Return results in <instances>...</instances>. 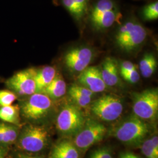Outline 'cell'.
<instances>
[{
    "label": "cell",
    "instance_id": "6da1fadb",
    "mask_svg": "<svg viewBox=\"0 0 158 158\" xmlns=\"http://www.w3.org/2000/svg\"><path fill=\"white\" fill-rule=\"evenodd\" d=\"M149 132L147 123L131 115L120 122L113 130V135L118 141L128 145L142 143Z\"/></svg>",
    "mask_w": 158,
    "mask_h": 158
},
{
    "label": "cell",
    "instance_id": "7a4b0ae2",
    "mask_svg": "<svg viewBox=\"0 0 158 158\" xmlns=\"http://www.w3.org/2000/svg\"><path fill=\"white\" fill-rule=\"evenodd\" d=\"M49 134L44 126L29 124L19 132L16 144L18 148L25 152H39L47 147Z\"/></svg>",
    "mask_w": 158,
    "mask_h": 158
},
{
    "label": "cell",
    "instance_id": "3957f363",
    "mask_svg": "<svg viewBox=\"0 0 158 158\" xmlns=\"http://www.w3.org/2000/svg\"><path fill=\"white\" fill-rule=\"evenodd\" d=\"M84 115L79 107L74 104L65 106L58 114L56 127L60 134L75 135L85 124Z\"/></svg>",
    "mask_w": 158,
    "mask_h": 158
},
{
    "label": "cell",
    "instance_id": "277c9868",
    "mask_svg": "<svg viewBox=\"0 0 158 158\" xmlns=\"http://www.w3.org/2000/svg\"><path fill=\"white\" fill-rule=\"evenodd\" d=\"M132 109L134 114L142 120H155L158 113V89H147L134 94Z\"/></svg>",
    "mask_w": 158,
    "mask_h": 158
},
{
    "label": "cell",
    "instance_id": "5b68a950",
    "mask_svg": "<svg viewBox=\"0 0 158 158\" xmlns=\"http://www.w3.org/2000/svg\"><path fill=\"white\" fill-rule=\"evenodd\" d=\"M147 36L146 29L142 25L131 21L119 28L115 36V41L120 49L129 52L141 45Z\"/></svg>",
    "mask_w": 158,
    "mask_h": 158
},
{
    "label": "cell",
    "instance_id": "8992f818",
    "mask_svg": "<svg viewBox=\"0 0 158 158\" xmlns=\"http://www.w3.org/2000/svg\"><path fill=\"white\" fill-rule=\"evenodd\" d=\"M19 106L21 115L30 121L44 118L52 107V100L42 93H35L29 96Z\"/></svg>",
    "mask_w": 158,
    "mask_h": 158
},
{
    "label": "cell",
    "instance_id": "52a82bcc",
    "mask_svg": "<svg viewBox=\"0 0 158 158\" xmlns=\"http://www.w3.org/2000/svg\"><path fill=\"white\" fill-rule=\"evenodd\" d=\"M91 110L97 118L106 122H111L121 115L124 106L118 96L105 94L93 102Z\"/></svg>",
    "mask_w": 158,
    "mask_h": 158
},
{
    "label": "cell",
    "instance_id": "ba28073f",
    "mask_svg": "<svg viewBox=\"0 0 158 158\" xmlns=\"http://www.w3.org/2000/svg\"><path fill=\"white\" fill-rule=\"evenodd\" d=\"M107 132L104 125L89 119L85 121L82 128L74 135L73 143L79 151L85 152L90 147L102 141Z\"/></svg>",
    "mask_w": 158,
    "mask_h": 158
},
{
    "label": "cell",
    "instance_id": "9c48e42d",
    "mask_svg": "<svg viewBox=\"0 0 158 158\" xmlns=\"http://www.w3.org/2000/svg\"><path fill=\"white\" fill-rule=\"evenodd\" d=\"M36 71L35 68H28L18 72L6 81V86L17 96L33 94L36 93Z\"/></svg>",
    "mask_w": 158,
    "mask_h": 158
},
{
    "label": "cell",
    "instance_id": "30bf717a",
    "mask_svg": "<svg viewBox=\"0 0 158 158\" xmlns=\"http://www.w3.org/2000/svg\"><path fill=\"white\" fill-rule=\"evenodd\" d=\"M93 56L89 48L78 47L69 51L64 57L66 67L72 72H81L88 67Z\"/></svg>",
    "mask_w": 158,
    "mask_h": 158
},
{
    "label": "cell",
    "instance_id": "8fae6325",
    "mask_svg": "<svg viewBox=\"0 0 158 158\" xmlns=\"http://www.w3.org/2000/svg\"><path fill=\"white\" fill-rule=\"evenodd\" d=\"M78 81L94 93L102 92L107 87L102 78L101 68L98 66H90L85 69L79 74Z\"/></svg>",
    "mask_w": 158,
    "mask_h": 158
},
{
    "label": "cell",
    "instance_id": "7c38bea8",
    "mask_svg": "<svg viewBox=\"0 0 158 158\" xmlns=\"http://www.w3.org/2000/svg\"><path fill=\"white\" fill-rule=\"evenodd\" d=\"M102 78L107 86H115L119 81L117 62L114 58L107 57L101 68Z\"/></svg>",
    "mask_w": 158,
    "mask_h": 158
},
{
    "label": "cell",
    "instance_id": "4fadbf2b",
    "mask_svg": "<svg viewBox=\"0 0 158 158\" xmlns=\"http://www.w3.org/2000/svg\"><path fill=\"white\" fill-rule=\"evenodd\" d=\"M49 158H79V149L73 142L63 140L53 147Z\"/></svg>",
    "mask_w": 158,
    "mask_h": 158
},
{
    "label": "cell",
    "instance_id": "5bb4252c",
    "mask_svg": "<svg viewBox=\"0 0 158 158\" xmlns=\"http://www.w3.org/2000/svg\"><path fill=\"white\" fill-rule=\"evenodd\" d=\"M56 74L55 68L51 66H44L38 70L36 69L35 77L36 93H42L55 78Z\"/></svg>",
    "mask_w": 158,
    "mask_h": 158
},
{
    "label": "cell",
    "instance_id": "9a60e30c",
    "mask_svg": "<svg viewBox=\"0 0 158 158\" xmlns=\"http://www.w3.org/2000/svg\"><path fill=\"white\" fill-rule=\"evenodd\" d=\"M18 126L0 122V146L6 147L15 143L19 134Z\"/></svg>",
    "mask_w": 158,
    "mask_h": 158
},
{
    "label": "cell",
    "instance_id": "2e32d148",
    "mask_svg": "<svg viewBox=\"0 0 158 158\" xmlns=\"http://www.w3.org/2000/svg\"><path fill=\"white\" fill-rule=\"evenodd\" d=\"M52 100H56L66 93V84L62 76L57 73L55 78L42 92Z\"/></svg>",
    "mask_w": 158,
    "mask_h": 158
},
{
    "label": "cell",
    "instance_id": "e0dca14e",
    "mask_svg": "<svg viewBox=\"0 0 158 158\" xmlns=\"http://www.w3.org/2000/svg\"><path fill=\"white\" fill-rule=\"evenodd\" d=\"M20 116V107L18 104L0 107V120L2 122L19 126Z\"/></svg>",
    "mask_w": 158,
    "mask_h": 158
},
{
    "label": "cell",
    "instance_id": "ac0fdd59",
    "mask_svg": "<svg viewBox=\"0 0 158 158\" xmlns=\"http://www.w3.org/2000/svg\"><path fill=\"white\" fill-rule=\"evenodd\" d=\"M117 8L106 12L95 18L91 19L93 26L97 29L108 28L115 23L117 17Z\"/></svg>",
    "mask_w": 158,
    "mask_h": 158
},
{
    "label": "cell",
    "instance_id": "d6986e66",
    "mask_svg": "<svg viewBox=\"0 0 158 158\" xmlns=\"http://www.w3.org/2000/svg\"><path fill=\"white\" fill-rule=\"evenodd\" d=\"M157 68V61L152 53H146L139 62V70L142 76L149 78L152 76Z\"/></svg>",
    "mask_w": 158,
    "mask_h": 158
},
{
    "label": "cell",
    "instance_id": "ffe728a7",
    "mask_svg": "<svg viewBox=\"0 0 158 158\" xmlns=\"http://www.w3.org/2000/svg\"><path fill=\"white\" fill-rule=\"evenodd\" d=\"M116 8L115 3L113 0H98L91 10L90 19H93L106 12Z\"/></svg>",
    "mask_w": 158,
    "mask_h": 158
},
{
    "label": "cell",
    "instance_id": "44dd1931",
    "mask_svg": "<svg viewBox=\"0 0 158 158\" xmlns=\"http://www.w3.org/2000/svg\"><path fill=\"white\" fill-rule=\"evenodd\" d=\"M63 6L73 16L79 19L85 14L78 6L75 0H62Z\"/></svg>",
    "mask_w": 158,
    "mask_h": 158
},
{
    "label": "cell",
    "instance_id": "7402d4cb",
    "mask_svg": "<svg viewBox=\"0 0 158 158\" xmlns=\"http://www.w3.org/2000/svg\"><path fill=\"white\" fill-rule=\"evenodd\" d=\"M143 18L148 21L155 20L158 18V2L155 1L145 6L142 11Z\"/></svg>",
    "mask_w": 158,
    "mask_h": 158
},
{
    "label": "cell",
    "instance_id": "603a6c76",
    "mask_svg": "<svg viewBox=\"0 0 158 158\" xmlns=\"http://www.w3.org/2000/svg\"><path fill=\"white\" fill-rule=\"evenodd\" d=\"M69 94L75 104L79 107H86L91 102V97L85 96L71 89H69Z\"/></svg>",
    "mask_w": 158,
    "mask_h": 158
},
{
    "label": "cell",
    "instance_id": "cb8c5ba5",
    "mask_svg": "<svg viewBox=\"0 0 158 158\" xmlns=\"http://www.w3.org/2000/svg\"><path fill=\"white\" fill-rule=\"evenodd\" d=\"M18 96L10 90H0V107L11 106L17 100Z\"/></svg>",
    "mask_w": 158,
    "mask_h": 158
},
{
    "label": "cell",
    "instance_id": "d4e9b609",
    "mask_svg": "<svg viewBox=\"0 0 158 158\" xmlns=\"http://www.w3.org/2000/svg\"><path fill=\"white\" fill-rule=\"evenodd\" d=\"M141 152L146 158H158V152H156L151 145L150 139L144 140L142 143Z\"/></svg>",
    "mask_w": 158,
    "mask_h": 158
},
{
    "label": "cell",
    "instance_id": "484cf974",
    "mask_svg": "<svg viewBox=\"0 0 158 158\" xmlns=\"http://www.w3.org/2000/svg\"><path fill=\"white\" fill-rule=\"evenodd\" d=\"M89 158H113V153L108 147H100L94 150Z\"/></svg>",
    "mask_w": 158,
    "mask_h": 158
},
{
    "label": "cell",
    "instance_id": "4316f807",
    "mask_svg": "<svg viewBox=\"0 0 158 158\" xmlns=\"http://www.w3.org/2000/svg\"><path fill=\"white\" fill-rule=\"evenodd\" d=\"M121 74L122 77L126 81L130 82V83H132V84H134V83H137L140 79V76L136 69V67L133 69L132 70H130L129 72H125V73Z\"/></svg>",
    "mask_w": 158,
    "mask_h": 158
},
{
    "label": "cell",
    "instance_id": "83f0119b",
    "mask_svg": "<svg viewBox=\"0 0 158 158\" xmlns=\"http://www.w3.org/2000/svg\"><path fill=\"white\" fill-rule=\"evenodd\" d=\"M69 89L77 92V93H79L80 94H81L83 95L91 97L94 94L93 91H91L89 89L85 87L84 86H81V85H72L70 86V87Z\"/></svg>",
    "mask_w": 158,
    "mask_h": 158
},
{
    "label": "cell",
    "instance_id": "f1b7e54d",
    "mask_svg": "<svg viewBox=\"0 0 158 158\" xmlns=\"http://www.w3.org/2000/svg\"><path fill=\"white\" fill-rule=\"evenodd\" d=\"M135 68H136L135 65L134 64V63H132L131 62H130V61L123 62L121 63V66H120L121 74L129 72Z\"/></svg>",
    "mask_w": 158,
    "mask_h": 158
},
{
    "label": "cell",
    "instance_id": "f546056e",
    "mask_svg": "<svg viewBox=\"0 0 158 158\" xmlns=\"http://www.w3.org/2000/svg\"><path fill=\"white\" fill-rule=\"evenodd\" d=\"M75 1L78 4V6L80 7V8L85 12H86L88 10L89 0H75Z\"/></svg>",
    "mask_w": 158,
    "mask_h": 158
},
{
    "label": "cell",
    "instance_id": "4dcf8cb0",
    "mask_svg": "<svg viewBox=\"0 0 158 158\" xmlns=\"http://www.w3.org/2000/svg\"><path fill=\"white\" fill-rule=\"evenodd\" d=\"M13 158H44L40 156L33 155L27 153H18Z\"/></svg>",
    "mask_w": 158,
    "mask_h": 158
},
{
    "label": "cell",
    "instance_id": "1f68e13d",
    "mask_svg": "<svg viewBox=\"0 0 158 158\" xmlns=\"http://www.w3.org/2000/svg\"><path fill=\"white\" fill-rule=\"evenodd\" d=\"M150 142L151 145L152 146L153 148L156 151L158 152V135L153 136L150 139Z\"/></svg>",
    "mask_w": 158,
    "mask_h": 158
},
{
    "label": "cell",
    "instance_id": "d6a6232c",
    "mask_svg": "<svg viewBox=\"0 0 158 158\" xmlns=\"http://www.w3.org/2000/svg\"><path fill=\"white\" fill-rule=\"evenodd\" d=\"M128 158H141L134 153L131 152H128Z\"/></svg>",
    "mask_w": 158,
    "mask_h": 158
},
{
    "label": "cell",
    "instance_id": "836d02e7",
    "mask_svg": "<svg viewBox=\"0 0 158 158\" xmlns=\"http://www.w3.org/2000/svg\"><path fill=\"white\" fill-rule=\"evenodd\" d=\"M119 158H128V152H124L121 153V154L119 155Z\"/></svg>",
    "mask_w": 158,
    "mask_h": 158
},
{
    "label": "cell",
    "instance_id": "e575fe53",
    "mask_svg": "<svg viewBox=\"0 0 158 158\" xmlns=\"http://www.w3.org/2000/svg\"><path fill=\"white\" fill-rule=\"evenodd\" d=\"M0 158H5V152L0 147Z\"/></svg>",
    "mask_w": 158,
    "mask_h": 158
}]
</instances>
